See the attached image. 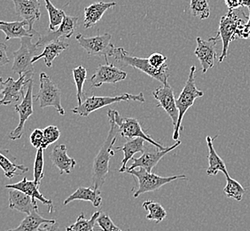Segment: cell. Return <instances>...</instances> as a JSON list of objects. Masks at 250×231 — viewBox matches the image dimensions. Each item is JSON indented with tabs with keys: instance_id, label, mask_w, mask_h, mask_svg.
Listing matches in <instances>:
<instances>
[{
	"instance_id": "39",
	"label": "cell",
	"mask_w": 250,
	"mask_h": 231,
	"mask_svg": "<svg viewBox=\"0 0 250 231\" xmlns=\"http://www.w3.org/2000/svg\"><path fill=\"white\" fill-rule=\"evenodd\" d=\"M149 63H151V65L155 69H162L164 66H166V61H167V56H165L162 53H154L153 54L150 55Z\"/></svg>"
},
{
	"instance_id": "38",
	"label": "cell",
	"mask_w": 250,
	"mask_h": 231,
	"mask_svg": "<svg viewBox=\"0 0 250 231\" xmlns=\"http://www.w3.org/2000/svg\"><path fill=\"white\" fill-rule=\"evenodd\" d=\"M97 224L99 226L98 231H123L120 228L116 226L112 221L110 216L106 212H101V215L97 220Z\"/></svg>"
},
{
	"instance_id": "8",
	"label": "cell",
	"mask_w": 250,
	"mask_h": 231,
	"mask_svg": "<svg viewBox=\"0 0 250 231\" xmlns=\"http://www.w3.org/2000/svg\"><path fill=\"white\" fill-rule=\"evenodd\" d=\"M76 39L89 55L104 57L106 63H109L108 57L113 56L116 49V46L111 43L112 35L109 33L98 35L92 38H85L82 34H78Z\"/></svg>"
},
{
	"instance_id": "18",
	"label": "cell",
	"mask_w": 250,
	"mask_h": 231,
	"mask_svg": "<svg viewBox=\"0 0 250 231\" xmlns=\"http://www.w3.org/2000/svg\"><path fill=\"white\" fill-rule=\"evenodd\" d=\"M18 16L23 18L29 23V29L35 30L33 25L40 20V1L39 0H12Z\"/></svg>"
},
{
	"instance_id": "42",
	"label": "cell",
	"mask_w": 250,
	"mask_h": 231,
	"mask_svg": "<svg viewBox=\"0 0 250 231\" xmlns=\"http://www.w3.org/2000/svg\"><path fill=\"white\" fill-rule=\"evenodd\" d=\"M7 46L5 43L0 44V65L4 66L10 63V59L6 54Z\"/></svg>"
},
{
	"instance_id": "26",
	"label": "cell",
	"mask_w": 250,
	"mask_h": 231,
	"mask_svg": "<svg viewBox=\"0 0 250 231\" xmlns=\"http://www.w3.org/2000/svg\"><path fill=\"white\" fill-rule=\"evenodd\" d=\"M75 200H82V201H89L92 203L94 207H100L102 203V198L101 196V190L95 189L94 188H84L80 187L77 188L75 192L72 193L69 197H67L63 205L67 206L69 203Z\"/></svg>"
},
{
	"instance_id": "29",
	"label": "cell",
	"mask_w": 250,
	"mask_h": 231,
	"mask_svg": "<svg viewBox=\"0 0 250 231\" xmlns=\"http://www.w3.org/2000/svg\"><path fill=\"white\" fill-rule=\"evenodd\" d=\"M101 213V211L95 212L89 220H87L83 212H81V214L77 217L76 222L67 227L66 231H95V224Z\"/></svg>"
},
{
	"instance_id": "5",
	"label": "cell",
	"mask_w": 250,
	"mask_h": 231,
	"mask_svg": "<svg viewBox=\"0 0 250 231\" xmlns=\"http://www.w3.org/2000/svg\"><path fill=\"white\" fill-rule=\"evenodd\" d=\"M126 173H130L132 176L136 177L139 182V187L133 190V197L138 198L140 195L146 192H153L158 190L164 185L173 182L178 179L186 180V175H175L170 177H163L159 176L155 173H149L144 168L133 169V170H127Z\"/></svg>"
},
{
	"instance_id": "27",
	"label": "cell",
	"mask_w": 250,
	"mask_h": 231,
	"mask_svg": "<svg viewBox=\"0 0 250 231\" xmlns=\"http://www.w3.org/2000/svg\"><path fill=\"white\" fill-rule=\"evenodd\" d=\"M69 46V45L65 43L62 39L60 40H55L48 45H46L43 47V52L35 56L32 60V63H35L37 61H39L40 59L43 58L45 65L48 68H52L53 66V62L54 59L58 57L61 53H62L64 50H66Z\"/></svg>"
},
{
	"instance_id": "13",
	"label": "cell",
	"mask_w": 250,
	"mask_h": 231,
	"mask_svg": "<svg viewBox=\"0 0 250 231\" xmlns=\"http://www.w3.org/2000/svg\"><path fill=\"white\" fill-rule=\"evenodd\" d=\"M181 144V141L178 140L175 144L167 147L164 149H160L156 148V149H151L146 146V149L140 158L138 159H132V164L130 167H127V170H133L136 168H144L147 172L152 173L153 168L156 164L161 161V159L164 158V156L168 154L171 150L178 148L179 145Z\"/></svg>"
},
{
	"instance_id": "28",
	"label": "cell",
	"mask_w": 250,
	"mask_h": 231,
	"mask_svg": "<svg viewBox=\"0 0 250 231\" xmlns=\"http://www.w3.org/2000/svg\"><path fill=\"white\" fill-rule=\"evenodd\" d=\"M55 222V220H49L41 216L39 213V209H37L25 217L19 226L7 231H38L40 226L44 223H53Z\"/></svg>"
},
{
	"instance_id": "35",
	"label": "cell",
	"mask_w": 250,
	"mask_h": 231,
	"mask_svg": "<svg viewBox=\"0 0 250 231\" xmlns=\"http://www.w3.org/2000/svg\"><path fill=\"white\" fill-rule=\"evenodd\" d=\"M190 10L194 17L201 20L208 19L210 15L208 0H191Z\"/></svg>"
},
{
	"instance_id": "34",
	"label": "cell",
	"mask_w": 250,
	"mask_h": 231,
	"mask_svg": "<svg viewBox=\"0 0 250 231\" xmlns=\"http://www.w3.org/2000/svg\"><path fill=\"white\" fill-rule=\"evenodd\" d=\"M72 72L74 80L76 83V87H77V98L78 105H79L82 103L83 97H84L83 85L86 80L87 70L85 68L83 67V66H78L73 69Z\"/></svg>"
},
{
	"instance_id": "10",
	"label": "cell",
	"mask_w": 250,
	"mask_h": 231,
	"mask_svg": "<svg viewBox=\"0 0 250 231\" xmlns=\"http://www.w3.org/2000/svg\"><path fill=\"white\" fill-rule=\"evenodd\" d=\"M37 101L40 102L42 109L53 107L60 115H65V111L62 105V92L46 73H40V89Z\"/></svg>"
},
{
	"instance_id": "17",
	"label": "cell",
	"mask_w": 250,
	"mask_h": 231,
	"mask_svg": "<svg viewBox=\"0 0 250 231\" xmlns=\"http://www.w3.org/2000/svg\"><path fill=\"white\" fill-rule=\"evenodd\" d=\"M127 73L111 63L100 65L94 75L89 79L92 87H101L103 84H116L125 80Z\"/></svg>"
},
{
	"instance_id": "31",
	"label": "cell",
	"mask_w": 250,
	"mask_h": 231,
	"mask_svg": "<svg viewBox=\"0 0 250 231\" xmlns=\"http://www.w3.org/2000/svg\"><path fill=\"white\" fill-rule=\"evenodd\" d=\"M0 166L3 169L5 177L8 179L13 178L15 175H21V173H17V171H21L22 173H28L29 171V167L25 166L23 164H15L8 158L2 154L0 155Z\"/></svg>"
},
{
	"instance_id": "23",
	"label": "cell",
	"mask_w": 250,
	"mask_h": 231,
	"mask_svg": "<svg viewBox=\"0 0 250 231\" xmlns=\"http://www.w3.org/2000/svg\"><path fill=\"white\" fill-rule=\"evenodd\" d=\"M116 5V2H96L87 6L84 9V23L85 29H90L98 23L103 17L106 10L111 9Z\"/></svg>"
},
{
	"instance_id": "15",
	"label": "cell",
	"mask_w": 250,
	"mask_h": 231,
	"mask_svg": "<svg viewBox=\"0 0 250 231\" xmlns=\"http://www.w3.org/2000/svg\"><path fill=\"white\" fill-rule=\"evenodd\" d=\"M219 39L217 37H213L208 40H203L200 37L196 39L197 46L194 51V54L197 56L201 65H202V72H207L208 69L214 67L215 61L217 59V46Z\"/></svg>"
},
{
	"instance_id": "21",
	"label": "cell",
	"mask_w": 250,
	"mask_h": 231,
	"mask_svg": "<svg viewBox=\"0 0 250 231\" xmlns=\"http://www.w3.org/2000/svg\"><path fill=\"white\" fill-rule=\"evenodd\" d=\"M26 26H29L28 22H0V29L5 33V40L12 39H21L25 37H34L35 35L40 36L41 34L37 32L36 30L25 29Z\"/></svg>"
},
{
	"instance_id": "1",
	"label": "cell",
	"mask_w": 250,
	"mask_h": 231,
	"mask_svg": "<svg viewBox=\"0 0 250 231\" xmlns=\"http://www.w3.org/2000/svg\"><path fill=\"white\" fill-rule=\"evenodd\" d=\"M109 119L110 128L105 142L102 145L99 153L93 160L92 171V188L100 189L106 182V176L109 171L110 159L115 155L114 144L117 140V135H119V129L116 122Z\"/></svg>"
},
{
	"instance_id": "4",
	"label": "cell",
	"mask_w": 250,
	"mask_h": 231,
	"mask_svg": "<svg viewBox=\"0 0 250 231\" xmlns=\"http://www.w3.org/2000/svg\"><path fill=\"white\" fill-rule=\"evenodd\" d=\"M137 101L145 102V96L143 92L139 94H130L125 93L118 96H92L87 97L81 104L73 109L72 112L81 116H88L92 112L108 106L113 103L120 101Z\"/></svg>"
},
{
	"instance_id": "43",
	"label": "cell",
	"mask_w": 250,
	"mask_h": 231,
	"mask_svg": "<svg viewBox=\"0 0 250 231\" xmlns=\"http://www.w3.org/2000/svg\"><path fill=\"white\" fill-rule=\"evenodd\" d=\"M38 231H61L59 222H55L53 223H44L42 228H39Z\"/></svg>"
},
{
	"instance_id": "6",
	"label": "cell",
	"mask_w": 250,
	"mask_h": 231,
	"mask_svg": "<svg viewBox=\"0 0 250 231\" xmlns=\"http://www.w3.org/2000/svg\"><path fill=\"white\" fill-rule=\"evenodd\" d=\"M107 116L108 118H111L116 122L119 129V134L125 139L131 140L140 137L146 140V142H149L150 144L158 149H165L163 145L153 140L149 135L145 133L144 130L142 129V126L140 125V121L138 119L132 117H123L121 116L118 111L114 110L108 111Z\"/></svg>"
},
{
	"instance_id": "40",
	"label": "cell",
	"mask_w": 250,
	"mask_h": 231,
	"mask_svg": "<svg viewBox=\"0 0 250 231\" xmlns=\"http://www.w3.org/2000/svg\"><path fill=\"white\" fill-rule=\"evenodd\" d=\"M30 142L36 149H41L43 142V130L37 128L30 135Z\"/></svg>"
},
{
	"instance_id": "12",
	"label": "cell",
	"mask_w": 250,
	"mask_h": 231,
	"mask_svg": "<svg viewBox=\"0 0 250 231\" xmlns=\"http://www.w3.org/2000/svg\"><path fill=\"white\" fill-rule=\"evenodd\" d=\"M15 111L19 115V125L10 133L9 138L11 140H19L24 133V126L26 121L34 114L33 110V80H31L28 85V89L22 101L15 105Z\"/></svg>"
},
{
	"instance_id": "30",
	"label": "cell",
	"mask_w": 250,
	"mask_h": 231,
	"mask_svg": "<svg viewBox=\"0 0 250 231\" xmlns=\"http://www.w3.org/2000/svg\"><path fill=\"white\" fill-rule=\"evenodd\" d=\"M142 207L148 212L146 217L148 221H154L156 223H160L167 216L166 210L159 203L154 202L152 200H146L143 203Z\"/></svg>"
},
{
	"instance_id": "9",
	"label": "cell",
	"mask_w": 250,
	"mask_h": 231,
	"mask_svg": "<svg viewBox=\"0 0 250 231\" xmlns=\"http://www.w3.org/2000/svg\"><path fill=\"white\" fill-rule=\"evenodd\" d=\"M33 37H25L21 39V47L13 53L14 64L12 71L19 76L25 73H34L32 60L39 51L37 44L32 43Z\"/></svg>"
},
{
	"instance_id": "37",
	"label": "cell",
	"mask_w": 250,
	"mask_h": 231,
	"mask_svg": "<svg viewBox=\"0 0 250 231\" xmlns=\"http://www.w3.org/2000/svg\"><path fill=\"white\" fill-rule=\"evenodd\" d=\"M61 132L55 125H49L43 129V142L42 149H47L49 145L53 144L60 139Z\"/></svg>"
},
{
	"instance_id": "3",
	"label": "cell",
	"mask_w": 250,
	"mask_h": 231,
	"mask_svg": "<svg viewBox=\"0 0 250 231\" xmlns=\"http://www.w3.org/2000/svg\"><path fill=\"white\" fill-rule=\"evenodd\" d=\"M195 71H196V67L193 65L190 69V73H189L188 80L185 84L183 90L180 92L179 96L177 99V107H178L179 116H178V124L174 127L173 140L176 141L179 140L180 131L183 130L182 121H183L184 116L193 105L194 101L197 98L204 95V92L197 89L195 85Z\"/></svg>"
},
{
	"instance_id": "22",
	"label": "cell",
	"mask_w": 250,
	"mask_h": 231,
	"mask_svg": "<svg viewBox=\"0 0 250 231\" xmlns=\"http://www.w3.org/2000/svg\"><path fill=\"white\" fill-rule=\"evenodd\" d=\"M5 188L19 189L21 191L26 193L27 195H29L34 199L39 200L40 202L43 203V205H46L48 207L50 213H53L54 211L53 201L43 197V195L39 191V186L34 181H29V180H27V178H23L19 183H15V184H7L5 186Z\"/></svg>"
},
{
	"instance_id": "14",
	"label": "cell",
	"mask_w": 250,
	"mask_h": 231,
	"mask_svg": "<svg viewBox=\"0 0 250 231\" xmlns=\"http://www.w3.org/2000/svg\"><path fill=\"white\" fill-rule=\"evenodd\" d=\"M153 96L156 101H158L157 108H163L166 113L171 118L174 127L177 125L178 121V107H177V99L174 96V92L172 87L168 85V83L164 86H161L157 89L153 91Z\"/></svg>"
},
{
	"instance_id": "33",
	"label": "cell",
	"mask_w": 250,
	"mask_h": 231,
	"mask_svg": "<svg viewBox=\"0 0 250 231\" xmlns=\"http://www.w3.org/2000/svg\"><path fill=\"white\" fill-rule=\"evenodd\" d=\"M226 178V185L224 188V193L226 194V197L233 198L237 201H241L245 194V188L242 187V185L239 182L231 178L230 175Z\"/></svg>"
},
{
	"instance_id": "19",
	"label": "cell",
	"mask_w": 250,
	"mask_h": 231,
	"mask_svg": "<svg viewBox=\"0 0 250 231\" xmlns=\"http://www.w3.org/2000/svg\"><path fill=\"white\" fill-rule=\"evenodd\" d=\"M9 208L17 210L18 212L26 213L27 215L34 210L39 209L37 200L31 198L26 193L21 191L19 189L9 188Z\"/></svg>"
},
{
	"instance_id": "11",
	"label": "cell",
	"mask_w": 250,
	"mask_h": 231,
	"mask_svg": "<svg viewBox=\"0 0 250 231\" xmlns=\"http://www.w3.org/2000/svg\"><path fill=\"white\" fill-rule=\"evenodd\" d=\"M33 74L25 73L21 75L18 80H15L13 77H8L5 81L0 79L1 82V92L3 98L0 101L1 105H10L14 101H18L21 97H24V88L32 80Z\"/></svg>"
},
{
	"instance_id": "41",
	"label": "cell",
	"mask_w": 250,
	"mask_h": 231,
	"mask_svg": "<svg viewBox=\"0 0 250 231\" xmlns=\"http://www.w3.org/2000/svg\"><path fill=\"white\" fill-rule=\"evenodd\" d=\"M236 39H250V7L249 19L239 27L236 32Z\"/></svg>"
},
{
	"instance_id": "32",
	"label": "cell",
	"mask_w": 250,
	"mask_h": 231,
	"mask_svg": "<svg viewBox=\"0 0 250 231\" xmlns=\"http://www.w3.org/2000/svg\"><path fill=\"white\" fill-rule=\"evenodd\" d=\"M44 2H45V8L48 12L49 21H50L49 30L51 31L56 30V28L60 27V25L62 24L66 14L63 10L58 9L55 5H53L50 0H44Z\"/></svg>"
},
{
	"instance_id": "25",
	"label": "cell",
	"mask_w": 250,
	"mask_h": 231,
	"mask_svg": "<svg viewBox=\"0 0 250 231\" xmlns=\"http://www.w3.org/2000/svg\"><path fill=\"white\" fill-rule=\"evenodd\" d=\"M218 135L215 136L214 138H211L210 136L206 137L207 140L208 149V168L207 169V174L209 176H215L217 175L218 172H222L226 175V177L229 176V173L226 168V163L223 159L217 154V151L215 150L213 141L217 139Z\"/></svg>"
},
{
	"instance_id": "7",
	"label": "cell",
	"mask_w": 250,
	"mask_h": 231,
	"mask_svg": "<svg viewBox=\"0 0 250 231\" xmlns=\"http://www.w3.org/2000/svg\"><path fill=\"white\" fill-rule=\"evenodd\" d=\"M244 23H246L245 21L240 17L239 13L236 10H229L226 15L222 16L219 23V29L216 36L219 40L221 39L223 43L221 55L218 59L219 63H223L227 57L230 43L237 39L236 32L239 27Z\"/></svg>"
},
{
	"instance_id": "24",
	"label": "cell",
	"mask_w": 250,
	"mask_h": 231,
	"mask_svg": "<svg viewBox=\"0 0 250 231\" xmlns=\"http://www.w3.org/2000/svg\"><path fill=\"white\" fill-rule=\"evenodd\" d=\"M145 142H146V140H144L143 138H134L129 140L127 142H125L123 146H119L115 148V152H119L122 151L124 152V159L122 160L121 164L122 166L119 169L120 173H125L127 169V164L130 161V159H133V156L136 153L141 152L143 153L146 149V145Z\"/></svg>"
},
{
	"instance_id": "16",
	"label": "cell",
	"mask_w": 250,
	"mask_h": 231,
	"mask_svg": "<svg viewBox=\"0 0 250 231\" xmlns=\"http://www.w3.org/2000/svg\"><path fill=\"white\" fill-rule=\"evenodd\" d=\"M78 23V17L68 16L65 15L62 24L60 25L58 29L49 32L46 35H40L39 40L37 41V46L39 48H43L49 43L60 40L62 39H69L71 38L73 34L75 33V30L77 28Z\"/></svg>"
},
{
	"instance_id": "45",
	"label": "cell",
	"mask_w": 250,
	"mask_h": 231,
	"mask_svg": "<svg viewBox=\"0 0 250 231\" xmlns=\"http://www.w3.org/2000/svg\"><path fill=\"white\" fill-rule=\"evenodd\" d=\"M241 5L245 7H250V0H241Z\"/></svg>"
},
{
	"instance_id": "36",
	"label": "cell",
	"mask_w": 250,
	"mask_h": 231,
	"mask_svg": "<svg viewBox=\"0 0 250 231\" xmlns=\"http://www.w3.org/2000/svg\"><path fill=\"white\" fill-rule=\"evenodd\" d=\"M43 150L39 149L36 155L34 162V182L38 186L41 185V182L44 177V160H43Z\"/></svg>"
},
{
	"instance_id": "20",
	"label": "cell",
	"mask_w": 250,
	"mask_h": 231,
	"mask_svg": "<svg viewBox=\"0 0 250 231\" xmlns=\"http://www.w3.org/2000/svg\"><path fill=\"white\" fill-rule=\"evenodd\" d=\"M67 149L66 145H56L53 148L52 154H51V161L54 166H56L60 170V173H71L73 169L77 165V161L75 159L68 157Z\"/></svg>"
},
{
	"instance_id": "2",
	"label": "cell",
	"mask_w": 250,
	"mask_h": 231,
	"mask_svg": "<svg viewBox=\"0 0 250 231\" xmlns=\"http://www.w3.org/2000/svg\"><path fill=\"white\" fill-rule=\"evenodd\" d=\"M112 58H114L116 63H119L123 67L131 66L142 72L146 73L149 77L164 85L168 83V78L170 76L168 65L160 69H155L151 65L148 59L130 55V53L126 52L125 49L123 47H116Z\"/></svg>"
},
{
	"instance_id": "44",
	"label": "cell",
	"mask_w": 250,
	"mask_h": 231,
	"mask_svg": "<svg viewBox=\"0 0 250 231\" xmlns=\"http://www.w3.org/2000/svg\"><path fill=\"white\" fill-rule=\"evenodd\" d=\"M226 6L229 10H236L241 7V0H225Z\"/></svg>"
}]
</instances>
